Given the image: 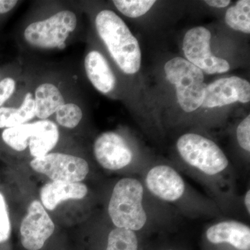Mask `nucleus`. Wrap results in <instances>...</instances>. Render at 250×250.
<instances>
[{
  "label": "nucleus",
  "instance_id": "f257e3e1",
  "mask_svg": "<svg viewBox=\"0 0 250 250\" xmlns=\"http://www.w3.org/2000/svg\"><path fill=\"white\" fill-rule=\"evenodd\" d=\"M172 166L200 184L225 215H238V172L218 145L196 133L179 136Z\"/></svg>",
  "mask_w": 250,
  "mask_h": 250
},
{
  "label": "nucleus",
  "instance_id": "f03ea898",
  "mask_svg": "<svg viewBox=\"0 0 250 250\" xmlns=\"http://www.w3.org/2000/svg\"><path fill=\"white\" fill-rule=\"evenodd\" d=\"M108 221L149 238L154 234L174 232L182 218L177 210L153 196L137 176L117 181L107 202Z\"/></svg>",
  "mask_w": 250,
  "mask_h": 250
},
{
  "label": "nucleus",
  "instance_id": "7ed1b4c3",
  "mask_svg": "<svg viewBox=\"0 0 250 250\" xmlns=\"http://www.w3.org/2000/svg\"><path fill=\"white\" fill-rule=\"evenodd\" d=\"M139 177L153 196L177 210L183 218L224 216L215 202L193 188L172 164L154 161Z\"/></svg>",
  "mask_w": 250,
  "mask_h": 250
},
{
  "label": "nucleus",
  "instance_id": "20e7f679",
  "mask_svg": "<svg viewBox=\"0 0 250 250\" xmlns=\"http://www.w3.org/2000/svg\"><path fill=\"white\" fill-rule=\"evenodd\" d=\"M95 26L102 40L122 71L127 75L139 72L141 65V51L137 39L124 21L110 10L97 15Z\"/></svg>",
  "mask_w": 250,
  "mask_h": 250
},
{
  "label": "nucleus",
  "instance_id": "39448f33",
  "mask_svg": "<svg viewBox=\"0 0 250 250\" xmlns=\"http://www.w3.org/2000/svg\"><path fill=\"white\" fill-rule=\"evenodd\" d=\"M95 160L108 171H129L132 176L141 177L153 161L140 157L139 152L123 135L115 131L100 134L93 145Z\"/></svg>",
  "mask_w": 250,
  "mask_h": 250
},
{
  "label": "nucleus",
  "instance_id": "423d86ee",
  "mask_svg": "<svg viewBox=\"0 0 250 250\" xmlns=\"http://www.w3.org/2000/svg\"><path fill=\"white\" fill-rule=\"evenodd\" d=\"M164 70L167 80L175 85L179 106L187 113L202 106L207 85L203 72L187 59L176 57L166 62Z\"/></svg>",
  "mask_w": 250,
  "mask_h": 250
},
{
  "label": "nucleus",
  "instance_id": "0eeeda50",
  "mask_svg": "<svg viewBox=\"0 0 250 250\" xmlns=\"http://www.w3.org/2000/svg\"><path fill=\"white\" fill-rule=\"evenodd\" d=\"M77 24L75 13L63 10L44 21L31 23L24 31V38L33 47L62 49Z\"/></svg>",
  "mask_w": 250,
  "mask_h": 250
},
{
  "label": "nucleus",
  "instance_id": "6e6552de",
  "mask_svg": "<svg viewBox=\"0 0 250 250\" xmlns=\"http://www.w3.org/2000/svg\"><path fill=\"white\" fill-rule=\"evenodd\" d=\"M201 250H250V227L238 219H220L204 230Z\"/></svg>",
  "mask_w": 250,
  "mask_h": 250
},
{
  "label": "nucleus",
  "instance_id": "1a4fd4ad",
  "mask_svg": "<svg viewBox=\"0 0 250 250\" xmlns=\"http://www.w3.org/2000/svg\"><path fill=\"white\" fill-rule=\"evenodd\" d=\"M33 170L45 174L53 182H80L90 172L88 163L83 158L63 154L49 153L34 158L30 162Z\"/></svg>",
  "mask_w": 250,
  "mask_h": 250
},
{
  "label": "nucleus",
  "instance_id": "9d476101",
  "mask_svg": "<svg viewBox=\"0 0 250 250\" xmlns=\"http://www.w3.org/2000/svg\"><path fill=\"white\" fill-rule=\"evenodd\" d=\"M211 34L204 27H196L188 31L184 36L183 50L188 62L208 75L229 71L228 62L213 55L210 52Z\"/></svg>",
  "mask_w": 250,
  "mask_h": 250
},
{
  "label": "nucleus",
  "instance_id": "9b49d317",
  "mask_svg": "<svg viewBox=\"0 0 250 250\" xmlns=\"http://www.w3.org/2000/svg\"><path fill=\"white\" fill-rule=\"evenodd\" d=\"M55 225L43 206L38 200L31 202L21 225V243L28 250H39L53 234Z\"/></svg>",
  "mask_w": 250,
  "mask_h": 250
},
{
  "label": "nucleus",
  "instance_id": "f8f14e48",
  "mask_svg": "<svg viewBox=\"0 0 250 250\" xmlns=\"http://www.w3.org/2000/svg\"><path fill=\"white\" fill-rule=\"evenodd\" d=\"M250 101V83L241 77L233 76L220 79L207 85L202 106L214 108L239 102Z\"/></svg>",
  "mask_w": 250,
  "mask_h": 250
},
{
  "label": "nucleus",
  "instance_id": "ddd939ff",
  "mask_svg": "<svg viewBox=\"0 0 250 250\" xmlns=\"http://www.w3.org/2000/svg\"><path fill=\"white\" fill-rule=\"evenodd\" d=\"M88 193V187L82 182H49L41 188V204L47 210H53L62 202L82 200Z\"/></svg>",
  "mask_w": 250,
  "mask_h": 250
},
{
  "label": "nucleus",
  "instance_id": "4468645a",
  "mask_svg": "<svg viewBox=\"0 0 250 250\" xmlns=\"http://www.w3.org/2000/svg\"><path fill=\"white\" fill-rule=\"evenodd\" d=\"M84 67L88 80L100 93L106 94L114 88L116 77L100 52L91 51L87 54Z\"/></svg>",
  "mask_w": 250,
  "mask_h": 250
},
{
  "label": "nucleus",
  "instance_id": "2eb2a0df",
  "mask_svg": "<svg viewBox=\"0 0 250 250\" xmlns=\"http://www.w3.org/2000/svg\"><path fill=\"white\" fill-rule=\"evenodd\" d=\"M34 125V131L29 141V152L34 158L42 157L57 146L59 139V128L54 122L49 120L35 122Z\"/></svg>",
  "mask_w": 250,
  "mask_h": 250
},
{
  "label": "nucleus",
  "instance_id": "dca6fc26",
  "mask_svg": "<svg viewBox=\"0 0 250 250\" xmlns=\"http://www.w3.org/2000/svg\"><path fill=\"white\" fill-rule=\"evenodd\" d=\"M103 250H146L149 238L140 233L118 228L106 227Z\"/></svg>",
  "mask_w": 250,
  "mask_h": 250
},
{
  "label": "nucleus",
  "instance_id": "f3484780",
  "mask_svg": "<svg viewBox=\"0 0 250 250\" xmlns=\"http://www.w3.org/2000/svg\"><path fill=\"white\" fill-rule=\"evenodd\" d=\"M34 99L36 116L41 120L48 118L65 104V100L58 87L49 83L39 85L36 89Z\"/></svg>",
  "mask_w": 250,
  "mask_h": 250
},
{
  "label": "nucleus",
  "instance_id": "a211bd4d",
  "mask_svg": "<svg viewBox=\"0 0 250 250\" xmlns=\"http://www.w3.org/2000/svg\"><path fill=\"white\" fill-rule=\"evenodd\" d=\"M35 116V102L32 95L28 93L19 108H0V129L25 124Z\"/></svg>",
  "mask_w": 250,
  "mask_h": 250
},
{
  "label": "nucleus",
  "instance_id": "6ab92c4d",
  "mask_svg": "<svg viewBox=\"0 0 250 250\" xmlns=\"http://www.w3.org/2000/svg\"><path fill=\"white\" fill-rule=\"evenodd\" d=\"M33 123L6 128L1 133V139L6 146L17 152H22L29 147L31 134L34 131Z\"/></svg>",
  "mask_w": 250,
  "mask_h": 250
},
{
  "label": "nucleus",
  "instance_id": "aec40b11",
  "mask_svg": "<svg viewBox=\"0 0 250 250\" xmlns=\"http://www.w3.org/2000/svg\"><path fill=\"white\" fill-rule=\"evenodd\" d=\"M225 22L234 30L245 34L250 33V1L240 0L225 14Z\"/></svg>",
  "mask_w": 250,
  "mask_h": 250
},
{
  "label": "nucleus",
  "instance_id": "412c9836",
  "mask_svg": "<svg viewBox=\"0 0 250 250\" xmlns=\"http://www.w3.org/2000/svg\"><path fill=\"white\" fill-rule=\"evenodd\" d=\"M118 11L126 17L136 18L146 14L155 4L153 0H114Z\"/></svg>",
  "mask_w": 250,
  "mask_h": 250
},
{
  "label": "nucleus",
  "instance_id": "4be33fe9",
  "mask_svg": "<svg viewBox=\"0 0 250 250\" xmlns=\"http://www.w3.org/2000/svg\"><path fill=\"white\" fill-rule=\"evenodd\" d=\"M56 119L61 126L73 129L80 124L83 113L76 104L65 103L55 113Z\"/></svg>",
  "mask_w": 250,
  "mask_h": 250
},
{
  "label": "nucleus",
  "instance_id": "5701e85b",
  "mask_svg": "<svg viewBox=\"0 0 250 250\" xmlns=\"http://www.w3.org/2000/svg\"><path fill=\"white\" fill-rule=\"evenodd\" d=\"M236 141L240 148L249 155L250 152V116L248 115L237 126Z\"/></svg>",
  "mask_w": 250,
  "mask_h": 250
},
{
  "label": "nucleus",
  "instance_id": "b1692460",
  "mask_svg": "<svg viewBox=\"0 0 250 250\" xmlns=\"http://www.w3.org/2000/svg\"><path fill=\"white\" fill-rule=\"evenodd\" d=\"M11 234V223L6 201L0 192V243H4Z\"/></svg>",
  "mask_w": 250,
  "mask_h": 250
},
{
  "label": "nucleus",
  "instance_id": "393cba45",
  "mask_svg": "<svg viewBox=\"0 0 250 250\" xmlns=\"http://www.w3.org/2000/svg\"><path fill=\"white\" fill-rule=\"evenodd\" d=\"M16 82L11 77H6L0 81V108L14 94Z\"/></svg>",
  "mask_w": 250,
  "mask_h": 250
},
{
  "label": "nucleus",
  "instance_id": "a878e982",
  "mask_svg": "<svg viewBox=\"0 0 250 250\" xmlns=\"http://www.w3.org/2000/svg\"><path fill=\"white\" fill-rule=\"evenodd\" d=\"M238 214L245 215L249 219L250 216V189L248 188L243 195H240L238 201Z\"/></svg>",
  "mask_w": 250,
  "mask_h": 250
},
{
  "label": "nucleus",
  "instance_id": "bb28decb",
  "mask_svg": "<svg viewBox=\"0 0 250 250\" xmlns=\"http://www.w3.org/2000/svg\"><path fill=\"white\" fill-rule=\"evenodd\" d=\"M146 250H188L184 246L177 243H168V242H164V243H159V244L148 245Z\"/></svg>",
  "mask_w": 250,
  "mask_h": 250
},
{
  "label": "nucleus",
  "instance_id": "cd10ccee",
  "mask_svg": "<svg viewBox=\"0 0 250 250\" xmlns=\"http://www.w3.org/2000/svg\"><path fill=\"white\" fill-rule=\"evenodd\" d=\"M16 0H0V14H7L18 4Z\"/></svg>",
  "mask_w": 250,
  "mask_h": 250
},
{
  "label": "nucleus",
  "instance_id": "c85d7f7f",
  "mask_svg": "<svg viewBox=\"0 0 250 250\" xmlns=\"http://www.w3.org/2000/svg\"><path fill=\"white\" fill-rule=\"evenodd\" d=\"M205 2L212 7L225 8L231 3V1L230 0H207Z\"/></svg>",
  "mask_w": 250,
  "mask_h": 250
}]
</instances>
